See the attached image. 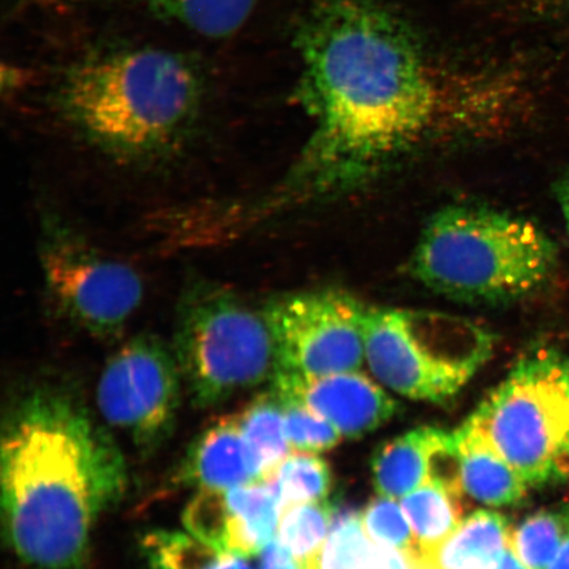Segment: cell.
I'll return each mask as SVG.
<instances>
[{
    "label": "cell",
    "mask_w": 569,
    "mask_h": 569,
    "mask_svg": "<svg viewBox=\"0 0 569 569\" xmlns=\"http://www.w3.org/2000/svg\"><path fill=\"white\" fill-rule=\"evenodd\" d=\"M296 101L312 124L295 167L249 217L359 188L453 117L421 36L382 0H312L296 21Z\"/></svg>",
    "instance_id": "1"
},
{
    "label": "cell",
    "mask_w": 569,
    "mask_h": 569,
    "mask_svg": "<svg viewBox=\"0 0 569 569\" xmlns=\"http://www.w3.org/2000/svg\"><path fill=\"white\" fill-rule=\"evenodd\" d=\"M0 476L7 542L32 569H83L99 518L127 483L109 433L73 398L42 389L6 421Z\"/></svg>",
    "instance_id": "2"
},
{
    "label": "cell",
    "mask_w": 569,
    "mask_h": 569,
    "mask_svg": "<svg viewBox=\"0 0 569 569\" xmlns=\"http://www.w3.org/2000/svg\"><path fill=\"white\" fill-rule=\"evenodd\" d=\"M208 97L198 57L149 46L99 47L57 76L49 104L104 158L153 166L188 144Z\"/></svg>",
    "instance_id": "3"
},
{
    "label": "cell",
    "mask_w": 569,
    "mask_h": 569,
    "mask_svg": "<svg viewBox=\"0 0 569 569\" xmlns=\"http://www.w3.org/2000/svg\"><path fill=\"white\" fill-rule=\"evenodd\" d=\"M558 264V248L530 220L486 206H450L432 216L409 261L412 279L453 301L516 302Z\"/></svg>",
    "instance_id": "4"
},
{
    "label": "cell",
    "mask_w": 569,
    "mask_h": 569,
    "mask_svg": "<svg viewBox=\"0 0 569 569\" xmlns=\"http://www.w3.org/2000/svg\"><path fill=\"white\" fill-rule=\"evenodd\" d=\"M173 351L199 408L216 407L276 375V346L264 311L202 277L184 284L178 298Z\"/></svg>",
    "instance_id": "5"
},
{
    "label": "cell",
    "mask_w": 569,
    "mask_h": 569,
    "mask_svg": "<svg viewBox=\"0 0 569 569\" xmlns=\"http://www.w3.org/2000/svg\"><path fill=\"white\" fill-rule=\"evenodd\" d=\"M528 487L569 479V359L542 350L522 359L465 423Z\"/></svg>",
    "instance_id": "6"
},
{
    "label": "cell",
    "mask_w": 569,
    "mask_h": 569,
    "mask_svg": "<svg viewBox=\"0 0 569 569\" xmlns=\"http://www.w3.org/2000/svg\"><path fill=\"white\" fill-rule=\"evenodd\" d=\"M366 359L383 386L412 400L450 402L493 353V333L448 312L369 308Z\"/></svg>",
    "instance_id": "7"
},
{
    "label": "cell",
    "mask_w": 569,
    "mask_h": 569,
    "mask_svg": "<svg viewBox=\"0 0 569 569\" xmlns=\"http://www.w3.org/2000/svg\"><path fill=\"white\" fill-rule=\"evenodd\" d=\"M38 256L49 305L76 329L111 339L137 315L144 298L137 270L106 254L57 211L41 212Z\"/></svg>",
    "instance_id": "8"
},
{
    "label": "cell",
    "mask_w": 569,
    "mask_h": 569,
    "mask_svg": "<svg viewBox=\"0 0 569 569\" xmlns=\"http://www.w3.org/2000/svg\"><path fill=\"white\" fill-rule=\"evenodd\" d=\"M368 310L359 298L339 289L272 298L262 311L276 346L274 377L312 379L359 371L367 360Z\"/></svg>",
    "instance_id": "9"
},
{
    "label": "cell",
    "mask_w": 569,
    "mask_h": 569,
    "mask_svg": "<svg viewBox=\"0 0 569 569\" xmlns=\"http://www.w3.org/2000/svg\"><path fill=\"white\" fill-rule=\"evenodd\" d=\"M181 382L173 348L158 337H134L106 362L97 387L99 412L133 445L151 450L172 431Z\"/></svg>",
    "instance_id": "10"
},
{
    "label": "cell",
    "mask_w": 569,
    "mask_h": 569,
    "mask_svg": "<svg viewBox=\"0 0 569 569\" xmlns=\"http://www.w3.org/2000/svg\"><path fill=\"white\" fill-rule=\"evenodd\" d=\"M281 507L268 481L199 490L183 511L184 529L217 549L253 557L277 537Z\"/></svg>",
    "instance_id": "11"
},
{
    "label": "cell",
    "mask_w": 569,
    "mask_h": 569,
    "mask_svg": "<svg viewBox=\"0 0 569 569\" xmlns=\"http://www.w3.org/2000/svg\"><path fill=\"white\" fill-rule=\"evenodd\" d=\"M274 393L293 398L336 426L341 436L359 439L400 412V403L359 371L312 379L276 376Z\"/></svg>",
    "instance_id": "12"
},
{
    "label": "cell",
    "mask_w": 569,
    "mask_h": 569,
    "mask_svg": "<svg viewBox=\"0 0 569 569\" xmlns=\"http://www.w3.org/2000/svg\"><path fill=\"white\" fill-rule=\"evenodd\" d=\"M182 478L199 490H227L254 479L238 415L220 418L191 447Z\"/></svg>",
    "instance_id": "13"
},
{
    "label": "cell",
    "mask_w": 569,
    "mask_h": 569,
    "mask_svg": "<svg viewBox=\"0 0 569 569\" xmlns=\"http://www.w3.org/2000/svg\"><path fill=\"white\" fill-rule=\"evenodd\" d=\"M455 438L460 452L462 495L493 508L515 507L525 500L528 483L478 433L462 425Z\"/></svg>",
    "instance_id": "14"
},
{
    "label": "cell",
    "mask_w": 569,
    "mask_h": 569,
    "mask_svg": "<svg viewBox=\"0 0 569 569\" xmlns=\"http://www.w3.org/2000/svg\"><path fill=\"white\" fill-rule=\"evenodd\" d=\"M445 433L436 427H419L377 448L371 461L377 492L401 498L429 482L433 451Z\"/></svg>",
    "instance_id": "15"
},
{
    "label": "cell",
    "mask_w": 569,
    "mask_h": 569,
    "mask_svg": "<svg viewBox=\"0 0 569 569\" xmlns=\"http://www.w3.org/2000/svg\"><path fill=\"white\" fill-rule=\"evenodd\" d=\"M144 11L147 16L211 40H226L240 31L261 0H98Z\"/></svg>",
    "instance_id": "16"
},
{
    "label": "cell",
    "mask_w": 569,
    "mask_h": 569,
    "mask_svg": "<svg viewBox=\"0 0 569 569\" xmlns=\"http://www.w3.org/2000/svg\"><path fill=\"white\" fill-rule=\"evenodd\" d=\"M510 533L507 517L490 510L476 511L422 566L425 569H488L509 546Z\"/></svg>",
    "instance_id": "17"
},
{
    "label": "cell",
    "mask_w": 569,
    "mask_h": 569,
    "mask_svg": "<svg viewBox=\"0 0 569 569\" xmlns=\"http://www.w3.org/2000/svg\"><path fill=\"white\" fill-rule=\"evenodd\" d=\"M238 419L254 479L266 480L291 452L279 396L254 398L238 412Z\"/></svg>",
    "instance_id": "18"
},
{
    "label": "cell",
    "mask_w": 569,
    "mask_h": 569,
    "mask_svg": "<svg viewBox=\"0 0 569 569\" xmlns=\"http://www.w3.org/2000/svg\"><path fill=\"white\" fill-rule=\"evenodd\" d=\"M461 498L432 481L403 497L401 507L415 532L421 561L436 552L465 521Z\"/></svg>",
    "instance_id": "19"
},
{
    "label": "cell",
    "mask_w": 569,
    "mask_h": 569,
    "mask_svg": "<svg viewBox=\"0 0 569 569\" xmlns=\"http://www.w3.org/2000/svg\"><path fill=\"white\" fill-rule=\"evenodd\" d=\"M141 549L152 569H252L246 557L217 549L188 531L148 532Z\"/></svg>",
    "instance_id": "20"
},
{
    "label": "cell",
    "mask_w": 569,
    "mask_h": 569,
    "mask_svg": "<svg viewBox=\"0 0 569 569\" xmlns=\"http://www.w3.org/2000/svg\"><path fill=\"white\" fill-rule=\"evenodd\" d=\"M279 498L281 513L297 505L327 501L332 472L317 452L291 450L266 479Z\"/></svg>",
    "instance_id": "21"
},
{
    "label": "cell",
    "mask_w": 569,
    "mask_h": 569,
    "mask_svg": "<svg viewBox=\"0 0 569 569\" xmlns=\"http://www.w3.org/2000/svg\"><path fill=\"white\" fill-rule=\"evenodd\" d=\"M569 532V507L545 509L511 529L510 546L529 569H549Z\"/></svg>",
    "instance_id": "22"
},
{
    "label": "cell",
    "mask_w": 569,
    "mask_h": 569,
    "mask_svg": "<svg viewBox=\"0 0 569 569\" xmlns=\"http://www.w3.org/2000/svg\"><path fill=\"white\" fill-rule=\"evenodd\" d=\"M332 515L333 508L327 501L297 505L282 511L276 538L291 557L309 565L323 549Z\"/></svg>",
    "instance_id": "23"
},
{
    "label": "cell",
    "mask_w": 569,
    "mask_h": 569,
    "mask_svg": "<svg viewBox=\"0 0 569 569\" xmlns=\"http://www.w3.org/2000/svg\"><path fill=\"white\" fill-rule=\"evenodd\" d=\"M373 542L362 528L361 515L333 510L329 537L315 561V569H368Z\"/></svg>",
    "instance_id": "24"
},
{
    "label": "cell",
    "mask_w": 569,
    "mask_h": 569,
    "mask_svg": "<svg viewBox=\"0 0 569 569\" xmlns=\"http://www.w3.org/2000/svg\"><path fill=\"white\" fill-rule=\"evenodd\" d=\"M361 521L367 537L375 545L415 553L418 557L415 532L402 507L395 498L381 495L373 498L361 515Z\"/></svg>",
    "instance_id": "25"
},
{
    "label": "cell",
    "mask_w": 569,
    "mask_h": 569,
    "mask_svg": "<svg viewBox=\"0 0 569 569\" xmlns=\"http://www.w3.org/2000/svg\"><path fill=\"white\" fill-rule=\"evenodd\" d=\"M279 398L291 450L322 452L339 445L343 436L336 426L293 398Z\"/></svg>",
    "instance_id": "26"
},
{
    "label": "cell",
    "mask_w": 569,
    "mask_h": 569,
    "mask_svg": "<svg viewBox=\"0 0 569 569\" xmlns=\"http://www.w3.org/2000/svg\"><path fill=\"white\" fill-rule=\"evenodd\" d=\"M368 569H425L421 559L415 553L390 549L373 543Z\"/></svg>",
    "instance_id": "27"
},
{
    "label": "cell",
    "mask_w": 569,
    "mask_h": 569,
    "mask_svg": "<svg viewBox=\"0 0 569 569\" xmlns=\"http://www.w3.org/2000/svg\"><path fill=\"white\" fill-rule=\"evenodd\" d=\"M260 569H315L311 565H303L291 557L290 552L274 538L261 551Z\"/></svg>",
    "instance_id": "28"
},
{
    "label": "cell",
    "mask_w": 569,
    "mask_h": 569,
    "mask_svg": "<svg viewBox=\"0 0 569 569\" xmlns=\"http://www.w3.org/2000/svg\"><path fill=\"white\" fill-rule=\"evenodd\" d=\"M518 10L533 17L557 16L569 6V0H510Z\"/></svg>",
    "instance_id": "29"
},
{
    "label": "cell",
    "mask_w": 569,
    "mask_h": 569,
    "mask_svg": "<svg viewBox=\"0 0 569 569\" xmlns=\"http://www.w3.org/2000/svg\"><path fill=\"white\" fill-rule=\"evenodd\" d=\"M555 194H557L561 216H563L567 231L569 233V168L558 181L557 188H555Z\"/></svg>",
    "instance_id": "30"
},
{
    "label": "cell",
    "mask_w": 569,
    "mask_h": 569,
    "mask_svg": "<svg viewBox=\"0 0 569 569\" xmlns=\"http://www.w3.org/2000/svg\"><path fill=\"white\" fill-rule=\"evenodd\" d=\"M488 569H529L525 566L523 561L519 559L518 555L513 550V547L509 546L502 551L500 557L495 560V563Z\"/></svg>",
    "instance_id": "31"
},
{
    "label": "cell",
    "mask_w": 569,
    "mask_h": 569,
    "mask_svg": "<svg viewBox=\"0 0 569 569\" xmlns=\"http://www.w3.org/2000/svg\"><path fill=\"white\" fill-rule=\"evenodd\" d=\"M549 569H569V532Z\"/></svg>",
    "instance_id": "32"
}]
</instances>
